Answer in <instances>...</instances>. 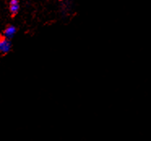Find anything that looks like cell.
<instances>
[{"mask_svg": "<svg viewBox=\"0 0 151 141\" xmlns=\"http://www.w3.org/2000/svg\"><path fill=\"white\" fill-rule=\"evenodd\" d=\"M16 31H17V30H16V28L14 26L7 27V29H6V30H5V32H4L5 37H6L7 39L12 38V37L15 35Z\"/></svg>", "mask_w": 151, "mask_h": 141, "instance_id": "3957f363", "label": "cell"}, {"mask_svg": "<svg viewBox=\"0 0 151 141\" xmlns=\"http://www.w3.org/2000/svg\"><path fill=\"white\" fill-rule=\"evenodd\" d=\"M11 43L5 37L2 39V42L0 43V51L3 53H7L10 50Z\"/></svg>", "mask_w": 151, "mask_h": 141, "instance_id": "6da1fadb", "label": "cell"}, {"mask_svg": "<svg viewBox=\"0 0 151 141\" xmlns=\"http://www.w3.org/2000/svg\"><path fill=\"white\" fill-rule=\"evenodd\" d=\"M20 8V5H19V2L18 0H12L10 3V11L12 15H16L18 12Z\"/></svg>", "mask_w": 151, "mask_h": 141, "instance_id": "7a4b0ae2", "label": "cell"}, {"mask_svg": "<svg viewBox=\"0 0 151 141\" xmlns=\"http://www.w3.org/2000/svg\"><path fill=\"white\" fill-rule=\"evenodd\" d=\"M2 39H3V38H2V37H0V43H1V42H2Z\"/></svg>", "mask_w": 151, "mask_h": 141, "instance_id": "277c9868", "label": "cell"}]
</instances>
